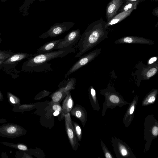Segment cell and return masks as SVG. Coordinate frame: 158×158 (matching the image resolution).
I'll return each mask as SVG.
<instances>
[{
    "label": "cell",
    "mask_w": 158,
    "mask_h": 158,
    "mask_svg": "<svg viewBox=\"0 0 158 158\" xmlns=\"http://www.w3.org/2000/svg\"><path fill=\"white\" fill-rule=\"evenodd\" d=\"M106 22L101 18L88 26L75 47L79 52L74 58L81 56L107 38L108 31L106 28Z\"/></svg>",
    "instance_id": "1"
},
{
    "label": "cell",
    "mask_w": 158,
    "mask_h": 158,
    "mask_svg": "<svg viewBox=\"0 0 158 158\" xmlns=\"http://www.w3.org/2000/svg\"><path fill=\"white\" fill-rule=\"evenodd\" d=\"M76 52L72 47L59 49L44 53H37L26 62V66L29 70L38 72L48 71L51 69V64L48 62L56 58H62L71 53Z\"/></svg>",
    "instance_id": "2"
},
{
    "label": "cell",
    "mask_w": 158,
    "mask_h": 158,
    "mask_svg": "<svg viewBox=\"0 0 158 158\" xmlns=\"http://www.w3.org/2000/svg\"><path fill=\"white\" fill-rule=\"evenodd\" d=\"M27 131L15 123H8L0 126V136L14 139L25 135Z\"/></svg>",
    "instance_id": "3"
},
{
    "label": "cell",
    "mask_w": 158,
    "mask_h": 158,
    "mask_svg": "<svg viewBox=\"0 0 158 158\" xmlns=\"http://www.w3.org/2000/svg\"><path fill=\"white\" fill-rule=\"evenodd\" d=\"M101 51V48H97L81 56L73 65L64 75L67 78L71 74L78 70L96 58Z\"/></svg>",
    "instance_id": "4"
},
{
    "label": "cell",
    "mask_w": 158,
    "mask_h": 158,
    "mask_svg": "<svg viewBox=\"0 0 158 158\" xmlns=\"http://www.w3.org/2000/svg\"><path fill=\"white\" fill-rule=\"evenodd\" d=\"M74 23L71 21L55 23L47 31L40 35L39 38L45 39L48 37H56L69 30L74 26Z\"/></svg>",
    "instance_id": "5"
},
{
    "label": "cell",
    "mask_w": 158,
    "mask_h": 158,
    "mask_svg": "<svg viewBox=\"0 0 158 158\" xmlns=\"http://www.w3.org/2000/svg\"><path fill=\"white\" fill-rule=\"evenodd\" d=\"M81 36L80 29H77L71 31L58 44L55 49L73 47L74 45L78 43Z\"/></svg>",
    "instance_id": "6"
},
{
    "label": "cell",
    "mask_w": 158,
    "mask_h": 158,
    "mask_svg": "<svg viewBox=\"0 0 158 158\" xmlns=\"http://www.w3.org/2000/svg\"><path fill=\"white\" fill-rule=\"evenodd\" d=\"M65 127L68 137L72 148L76 150L78 148V142L76 137V134L73 127L72 121L69 113L64 116Z\"/></svg>",
    "instance_id": "7"
},
{
    "label": "cell",
    "mask_w": 158,
    "mask_h": 158,
    "mask_svg": "<svg viewBox=\"0 0 158 158\" xmlns=\"http://www.w3.org/2000/svg\"><path fill=\"white\" fill-rule=\"evenodd\" d=\"M126 0H111L106 7V17L107 22L116 14Z\"/></svg>",
    "instance_id": "8"
},
{
    "label": "cell",
    "mask_w": 158,
    "mask_h": 158,
    "mask_svg": "<svg viewBox=\"0 0 158 158\" xmlns=\"http://www.w3.org/2000/svg\"><path fill=\"white\" fill-rule=\"evenodd\" d=\"M115 44H139L152 45L154 44V42L147 38L139 36H127L115 40Z\"/></svg>",
    "instance_id": "9"
},
{
    "label": "cell",
    "mask_w": 158,
    "mask_h": 158,
    "mask_svg": "<svg viewBox=\"0 0 158 158\" xmlns=\"http://www.w3.org/2000/svg\"><path fill=\"white\" fill-rule=\"evenodd\" d=\"M62 39H63L52 40L45 43L37 50V53H44L52 51L55 49L57 45Z\"/></svg>",
    "instance_id": "10"
},
{
    "label": "cell",
    "mask_w": 158,
    "mask_h": 158,
    "mask_svg": "<svg viewBox=\"0 0 158 158\" xmlns=\"http://www.w3.org/2000/svg\"><path fill=\"white\" fill-rule=\"evenodd\" d=\"M73 102L70 91L67 94L63 103L61 118L64 117L65 115L70 113L73 108Z\"/></svg>",
    "instance_id": "11"
},
{
    "label": "cell",
    "mask_w": 158,
    "mask_h": 158,
    "mask_svg": "<svg viewBox=\"0 0 158 158\" xmlns=\"http://www.w3.org/2000/svg\"><path fill=\"white\" fill-rule=\"evenodd\" d=\"M158 69L157 63H153V64L146 67L143 70L141 73L142 78L144 80L148 79L156 74Z\"/></svg>",
    "instance_id": "12"
},
{
    "label": "cell",
    "mask_w": 158,
    "mask_h": 158,
    "mask_svg": "<svg viewBox=\"0 0 158 158\" xmlns=\"http://www.w3.org/2000/svg\"><path fill=\"white\" fill-rule=\"evenodd\" d=\"M133 11V10H131L119 12L117 14H116L109 21L106 23V28L107 29L109 27L120 22L130 15Z\"/></svg>",
    "instance_id": "13"
},
{
    "label": "cell",
    "mask_w": 158,
    "mask_h": 158,
    "mask_svg": "<svg viewBox=\"0 0 158 158\" xmlns=\"http://www.w3.org/2000/svg\"><path fill=\"white\" fill-rule=\"evenodd\" d=\"M71 114L79 119L83 124L85 121V113L81 106L72 108L70 111Z\"/></svg>",
    "instance_id": "14"
},
{
    "label": "cell",
    "mask_w": 158,
    "mask_h": 158,
    "mask_svg": "<svg viewBox=\"0 0 158 158\" xmlns=\"http://www.w3.org/2000/svg\"><path fill=\"white\" fill-rule=\"evenodd\" d=\"M30 56L27 53H19L10 57L3 63L6 64H11L28 57Z\"/></svg>",
    "instance_id": "15"
},
{
    "label": "cell",
    "mask_w": 158,
    "mask_h": 158,
    "mask_svg": "<svg viewBox=\"0 0 158 158\" xmlns=\"http://www.w3.org/2000/svg\"><path fill=\"white\" fill-rule=\"evenodd\" d=\"M0 143L4 146L16 149L19 150L27 151L28 150L27 145L23 143H13L5 141H1Z\"/></svg>",
    "instance_id": "16"
},
{
    "label": "cell",
    "mask_w": 158,
    "mask_h": 158,
    "mask_svg": "<svg viewBox=\"0 0 158 158\" xmlns=\"http://www.w3.org/2000/svg\"><path fill=\"white\" fill-rule=\"evenodd\" d=\"M35 0H24L19 8L20 13L24 16H27L29 15L28 10L31 6Z\"/></svg>",
    "instance_id": "17"
},
{
    "label": "cell",
    "mask_w": 158,
    "mask_h": 158,
    "mask_svg": "<svg viewBox=\"0 0 158 158\" xmlns=\"http://www.w3.org/2000/svg\"><path fill=\"white\" fill-rule=\"evenodd\" d=\"M140 2L139 1L135 2H130L126 1L120 7L119 11H127L131 10H135L138 4Z\"/></svg>",
    "instance_id": "18"
},
{
    "label": "cell",
    "mask_w": 158,
    "mask_h": 158,
    "mask_svg": "<svg viewBox=\"0 0 158 158\" xmlns=\"http://www.w3.org/2000/svg\"><path fill=\"white\" fill-rule=\"evenodd\" d=\"M34 106L33 104H21L18 106L13 107L12 110L14 112L23 113L24 111L31 110Z\"/></svg>",
    "instance_id": "19"
},
{
    "label": "cell",
    "mask_w": 158,
    "mask_h": 158,
    "mask_svg": "<svg viewBox=\"0 0 158 158\" xmlns=\"http://www.w3.org/2000/svg\"><path fill=\"white\" fill-rule=\"evenodd\" d=\"M8 101L13 107L19 106L21 104L20 99L17 96L8 92L7 94Z\"/></svg>",
    "instance_id": "20"
},
{
    "label": "cell",
    "mask_w": 158,
    "mask_h": 158,
    "mask_svg": "<svg viewBox=\"0 0 158 158\" xmlns=\"http://www.w3.org/2000/svg\"><path fill=\"white\" fill-rule=\"evenodd\" d=\"M72 121L73 126L75 130L76 136L79 141H81L82 136V131L81 128L79 125L76 122Z\"/></svg>",
    "instance_id": "21"
},
{
    "label": "cell",
    "mask_w": 158,
    "mask_h": 158,
    "mask_svg": "<svg viewBox=\"0 0 158 158\" xmlns=\"http://www.w3.org/2000/svg\"><path fill=\"white\" fill-rule=\"evenodd\" d=\"M15 157L17 158L31 157L25 151L21 150L16 151L15 153Z\"/></svg>",
    "instance_id": "22"
},
{
    "label": "cell",
    "mask_w": 158,
    "mask_h": 158,
    "mask_svg": "<svg viewBox=\"0 0 158 158\" xmlns=\"http://www.w3.org/2000/svg\"><path fill=\"white\" fill-rule=\"evenodd\" d=\"M10 54L5 52L0 51V64L10 56Z\"/></svg>",
    "instance_id": "23"
},
{
    "label": "cell",
    "mask_w": 158,
    "mask_h": 158,
    "mask_svg": "<svg viewBox=\"0 0 158 158\" xmlns=\"http://www.w3.org/2000/svg\"><path fill=\"white\" fill-rule=\"evenodd\" d=\"M52 107L53 110L54 111H58L61 113L62 111V108L59 104V103L54 102H52Z\"/></svg>",
    "instance_id": "24"
},
{
    "label": "cell",
    "mask_w": 158,
    "mask_h": 158,
    "mask_svg": "<svg viewBox=\"0 0 158 158\" xmlns=\"http://www.w3.org/2000/svg\"><path fill=\"white\" fill-rule=\"evenodd\" d=\"M110 100L114 102H119V99L118 98L114 95H112L110 97Z\"/></svg>",
    "instance_id": "25"
},
{
    "label": "cell",
    "mask_w": 158,
    "mask_h": 158,
    "mask_svg": "<svg viewBox=\"0 0 158 158\" xmlns=\"http://www.w3.org/2000/svg\"><path fill=\"white\" fill-rule=\"evenodd\" d=\"M152 133L155 136H157L158 134V128L154 126L152 129Z\"/></svg>",
    "instance_id": "26"
},
{
    "label": "cell",
    "mask_w": 158,
    "mask_h": 158,
    "mask_svg": "<svg viewBox=\"0 0 158 158\" xmlns=\"http://www.w3.org/2000/svg\"><path fill=\"white\" fill-rule=\"evenodd\" d=\"M152 14L154 16H156L157 17H158V7H157L155 8L154 9H153L152 11Z\"/></svg>",
    "instance_id": "27"
},
{
    "label": "cell",
    "mask_w": 158,
    "mask_h": 158,
    "mask_svg": "<svg viewBox=\"0 0 158 158\" xmlns=\"http://www.w3.org/2000/svg\"><path fill=\"white\" fill-rule=\"evenodd\" d=\"M157 58L156 57H154L151 58L148 61L149 64H151L155 62L157 60Z\"/></svg>",
    "instance_id": "28"
},
{
    "label": "cell",
    "mask_w": 158,
    "mask_h": 158,
    "mask_svg": "<svg viewBox=\"0 0 158 158\" xmlns=\"http://www.w3.org/2000/svg\"><path fill=\"white\" fill-rule=\"evenodd\" d=\"M155 100V98L154 96H151L148 100V102L152 103Z\"/></svg>",
    "instance_id": "29"
},
{
    "label": "cell",
    "mask_w": 158,
    "mask_h": 158,
    "mask_svg": "<svg viewBox=\"0 0 158 158\" xmlns=\"http://www.w3.org/2000/svg\"><path fill=\"white\" fill-rule=\"evenodd\" d=\"M3 99L4 98L3 94L0 90V101L2 102L3 101Z\"/></svg>",
    "instance_id": "30"
},
{
    "label": "cell",
    "mask_w": 158,
    "mask_h": 158,
    "mask_svg": "<svg viewBox=\"0 0 158 158\" xmlns=\"http://www.w3.org/2000/svg\"><path fill=\"white\" fill-rule=\"evenodd\" d=\"M121 152L123 156L126 155L127 154V152L125 149H123L122 150Z\"/></svg>",
    "instance_id": "31"
},
{
    "label": "cell",
    "mask_w": 158,
    "mask_h": 158,
    "mask_svg": "<svg viewBox=\"0 0 158 158\" xmlns=\"http://www.w3.org/2000/svg\"><path fill=\"white\" fill-rule=\"evenodd\" d=\"M144 0H126V1H128L130 2H135L137 1H139L140 2L143 1Z\"/></svg>",
    "instance_id": "32"
},
{
    "label": "cell",
    "mask_w": 158,
    "mask_h": 158,
    "mask_svg": "<svg viewBox=\"0 0 158 158\" xmlns=\"http://www.w3.org/2000/svg\"><path fill=\"white\" fill-rule=\"evenodd\" d=\"M60 112L58 111H55L53 113V115L54 116L58 115L60 113Z\"/></svg>",
    "instance_id": "33"
},
{
    "label": "cell",
    "mask_w": 158,
    "mask_h": 158,
    "mask_svg": "<svg viewBox=\"0 0 158 158\" xmlns=\"http://www.w3.org/2000/svg\"><path fill=\"white\" fill-rule=\"evenodd\" d=\"M6 122V120L5 119H0V123H4Z\"/></svg>",
    "instance_id": "34"
},
{
    "label": "cell",
    "mask_w": 158,
    "mask_h": 158,
    "mask_svg": "<svg viewBox=\"0 0 158 158\" xmlns=\"http://www.w3.org/2000/svg\"><path fill=\"white\" fill-rule=\"evenodd\" d=\"M106 157L108 158H112L110 155L109 153H106Z\"/></svg>",
    "instance_id": "35"
},
{
    "label": "cell",
    "mask_w": 158,
    "mask_h": 158,
    "mask_svg": "<svg viewBox=\"0 0 158 158\" xmlns=\"http://www.w3.org/2000/svg\"><path fill=\"white\" fill-rule=\"evenodd\" d=\"M134 106H133L131 107V108L130 109V113L131 114H132L134 112Z\"/></svg>",
    "instance_id": "36"
},
{
    "label": "cell",
    "mask_w": 158,
    "mask_h": 158,
    "mask_svg": "<svg viewBox=\"0 0 158 158\" xmlns=\"http://www.w3.org/2000/svg\"><path fill=\"white\" fill-rule=\"evenodd\" d=\"M8 0H1V2H4Z\"/></svg>",
    "instance_id": "37"
},
{
    "label": "cell",
    "mask_w": 158,
    "mask_h": 158,
    "mask_svg": "<svg viewBox=\"0 0 158 158\" xmlns=\"http://www.w3.org/2000/svg\"><path fill=\"white\" fill-rule=\"evenodd\" d=\"M47 0H39V1H40V2H42V1H47Z\"/></svg>",
    "instance_id": "38"
},
{
    "label": "cell",
    "mask_w": 158,
    "mask_h": 158,
    "mask_svg": "<svg viewBox=\"0 0 158 158\" xmlns=\"http://www.w3.org/2000/svg\"><path fill=\"white\" fill-rule=\"evenodd\" d=\"M1 42V39L0 38V43Z\"/></svg>",
    "instance_id": "39"
},
{
    "label": "cell",
    "mask_w": 158,
    "mask_h": 158,
    "mask_svg": "<svg viewBox=\"0 0 158 158\" xmlns=\"http://www.w3.org/2000/svg\"><path fill=\"white\" fill-rule=\"evenodd\" d=\"M155 1H158V0H155Z\"/></svg>",
    "instance_id": "40"
}]
</instances>
